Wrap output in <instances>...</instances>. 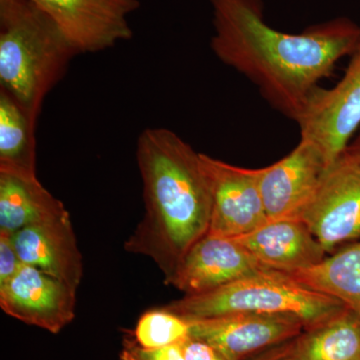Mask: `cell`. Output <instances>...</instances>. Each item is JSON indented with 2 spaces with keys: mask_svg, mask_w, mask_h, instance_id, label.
I'll return each instance as SVG.
<instances>
[{
  "mask_svg": "<svg viewBox=\"0 0 360 360\" xmlns=\"http://www.w3.org/2000/svg\"><path fill=\"white\" fill-rule=\"evenodd\" d=\"M181 347L186 360H227L217 348L205 341L189 338L181 343Z\"/></svg>",
  "mask_w": 360,
  "mask_h": 360,
  "instance_id": "7402d4cb",
  "label": "cell"
},
{
  "mask_svg": "<svg viewBox=\"0 0 360 360\" xmlns=\"http://www.w3.org/2000/svg\"><path fill=\"white\" fill-rule=\"evenodd\" d=\"M22 264L30 265L78 288L84 262L68 210L28 225L13 236Z\"/></svg>",
  "mask_w": 360,
  "mask_h": 360,
  "instance_id": "4fadbf2b",
  "label": "cell"
},
{
  "mask_svg": "<svg viewBox=\"0 0 360 360\" xmlns=\"http://www.w3.org/2000/svg\"><path fill=\"white\" fill-rule=\"evenodd\" d=\"M296 123L329 165L347 149L360 129V37L340 82L315 90Z\"/></svg>",
  "mask_w": 360,
  "mask_h": 360,
  "instance_id": "5b68a950",
  "label": "cell"
},
{
  "mask_svg": "<svg viewBox=\"0 0 360 360\" xmlns=\"http://www.w3.org/2000/svg\"><path fill=\"white\" fill-rule=\"evenodd\" d=\"M328 167L316 146L300 139L288 155L259 168V189L267 219H300Z\"/></svg>",
  "mask_w": 360,
  "mask_h": 360,
  "instance_id": "8fae6325",
  "label": "cell"
},
{
  "mask_svg": "<svg viewBox=\"0 0 360 360\" xmlns=\"http://www.w3.org/2000/svg\"><path fill=\"white\" fill-rule=\"evenodd\" d=\"M162 307L186 319L238 314L285 315L300 319L307 331L347 309L338 298L307 288L274 270L200 295H184Z\"/></svg>",
  "mask_w": 360,
  "mask_h": 360,
  "instance_id": "277c9868",
  "label": "cell"
},
{
  "mask_svg": "<svg viewBox=\"0 0 360 360\" xmlns=\"http://www.w3.org/2000/svg\"><path fill=\"white\" fill-rule=\"evenodd\" d=\"M77 288L23 264L0 286V307L9 316L49 333H60L75 317Z\"/></svg>",
  "mask_w": 360,
  "mask_h": 360,
  "instance_id": "ba28073f",
  "label": "cell"
},
{
  "mask_svg": "<svg viewBox=\"0 0 360 360\" xmlns=\"http://www.w3.org/2000/svg\"><path fill=\"white\" fill-rule=\"evenodd\" d=\"M266 269L233 238L206 234L182 260L169 285L186 295H200Z\"/></svg>",
  "mask_w": 360,
  "mask_h": 360,
  "instance_id": "7c38bea8",
  "label": "cell"
},
{
  "mask_svg": "<svg viewBox=\"0 0 360 360\" xmlns=\"http://www.w3.org/2000/svg\"><path fill=\"white\" fill-rule=\"evenodd\" d=\"M295 360H360V315L347 309L300 335Z\"/></svg>",
  "mask_w": 360,
  "mask_h": 360,
  "instance_id": "ac0fdd59",
  "label": "cell"
},
{
  "mask_svg": "<svg viewBox=\"0 0 360 360\" xmlns=\"http://www.w3.org/2000/svg\"><path fill=\"white\" fill-rule=\"evenodd\" d=\"M302 220L326 252L360 238V160L343 153L329 165Z\"/></svg>",
  "mask_w": 360,
  "mask_h": 360,
  "instance_id": "8992f818",
  "label": "cell"
},
{
  "mask_svg": "<svg viewBox=\"0 0 360 360\" xmlns=\"http://www.w3.org/2000/svg\"><path fill=\"white\" fill-rule=\"evenodd\" d=\"M131 335L139 347L153 349L181 345L191 338V326L184 317L160 307L144 312Z\"/></svg>",
  "mask_w": 360,
  "mask_h": 360,
  "instance_id": "d6986e66",
  "label": "cell"
},
{
  "mask_svg": "<svg viewBox=\"0 0 360 360\" xmlns=\"http://www.w3.org/2000/svg\"><path fill=\"white\" fill-rule=\"evenodd\" d=\"M120 360H186L181 345L148 349L139 347L132 335L123 338Z\"/></svg>",
  "mask_w": 360,
  "mask_h": 360,
  "instance_id": "ffe728a7",
  "label": "cell"
},
{
  "mask_svg": "<svg viewBox=\"0 0 360 360\" xmlns=\"http://www.w3.org/2000/svg\"><path fill=\"white\" fill-rule=\"evenodd\" d=\"M212 184V210L207 234L236 238L267 221L259 189V168L236 167L202 153Z\"/></svg>",
  "mask_w": 360,
  "mask_h": 360,
  "instance_id": "9c48e42d",
  "label": "cell"
},
{
  "mask_svg": "<svg viewBox=\"0 0 360 360\" xmlns=\"http://www.w3.org/2000/svg\"><path fill=\"white\" fill-rule=\"evenodd\" d=\"M343 153L360 160V129Z\"/></svg>",
  "mask_w": 360,
  "mask_h": 360,
  "instance_id": "603a6c76",
  "label": "cell"
},
{
  "mask_svg": "<svg viewBox=\"0 0 360 360\" xmlns=\"http://www.w3.org/2000/svg\"><path fill=\"white\" fill-rule=\"evenodd\" d=\"M13 236L0 232V286L4 285L22 265Z\"/></svg>",
  "mask_w": 360,
  "mask_h": 360,
  "instance_id": "44dd1931",
  "label": "cell"
},
{
  "mask_svg": "<svg viewBox=\"0 0 360 360\" xmlns=\"http://www.w3.org/2000/svg\"><path fill=\"white\" fill-rule=\"evenodd\" d=\"M49 14L78 53H94L134 37L130 14L139 0H32Z\"/></svg>",
  "mask_w": 360,
  "mask_h": 360,
  "instance_id": "52a82bcc",
  "label": "cell"
},
{
  "mask_svg": "<svg viewBox=\"0 0 360 360\" xmlns=\"http://www.w3.org/2000/svg\"><path fill=\"white\" fill-rule=\"evenodd\" d=\"M136 160L146 212L124 250L151 258L169 284L188 251L210 231L212 184L202 153L165 127L141 132Z\"/></svg>",
  "mask_w": 360,
  "mask_h": 360,
  "instance_id": "7a4b0ae2",
  "label": "cell"
},
{
  "mask_svg": "<svg viewBox=\"0 0 360 360\" xmlns=\"http://www.w3.org/2000/svg\"><path fill=\"white\" fill-rule=\"evenodd\" d=\"M288 276L307 288L338 298L360 315V243L326 257L316 266Z\"/></svg>",
  "mask_w": 360,
  "mask_h": 360,
  "instance_id": "e0dca14e",
  "label": "cell"
},
{
  "mask_svg": "<svg viewBox=\"0 0 360 360\" xmlns=\"http://www.w3.org/2000/svg\"><path fill=\"white\" fill-rule=\"evenodd\" d=\"M210 2L213 53L257 85L274 110L295 122L321 80L352 54L360 37V26L347 18L288 33L265 21L264 0Z\"/></svg>",
  "mask_w": 360,
  "mask_h": 360,
  "instance_id": "6da1fadb",
  "label": "cell"
},
{
  "mask_svg": "<svg viewBox=\"0 0 360 360\" xmlns=\"http://www.w3.org/2000/svg\"><path fill=\"white\" fill-rule=\"evenodd\" d=\"M266 269L283 274L321 264L326 250L302 220H267L262 226L233 238Z\"/></svg>",
  "mask_w": 360,
  "mask_h": 360,
  "instance_id": "5bb4252c",
  "label": "cell"
},
{
  "mask_svg": "<svg viewBox=\"0 0 360 360\" xmlns=\"http://www.w3.org/2000/svg\"><path fill=\"white\" fill-rule=\"evenodd\" d=\"M37 176L0 172V232L11 234L65 212Z\"/></svg>",
  "mask_w": 360,
  "mask_h": 360,
  "instance_id": "9a60e30c",
  "label": "cell"
},
{
  "mask_svg": "<svg viewBox=\"0 0 360 360\" xmlns=\"http://www.w3.org/2000/svg\"><path fill=\"white\" fill-rule=\"evenodd\" d=\"M78 52L32 0H0V89L37 124L45 97Z\"/></svg>",
  "mask_w": 360,
  "mask_h": 360,
  "instance_id": "3957f363",
  "label": "cell"
},
{
  "mask_svg": "<svg viewBox=\"0 0 360 360\" xmlns=\"http://www.w3.org/2000/svg\"><path fill=\"white\" fill-rule=\"evenodd\" d=\"M187 321L191 338L212 345L227 360H245L307 330L300 319L285 315L238 314Z\"/></svg>",
  "mask_w": 360,
  "mask_h": 360,
  "instance_id": "30bf717a",
  "label": "cell"
},
{
  "mask_svg": "<svg viewBox=\"0 0 360 360\" xmlns=\"http://www.w3.org/2000/svg\"><path fill=\"white\" fill-rule=\"evenodd\" d=\"M35 129L18 101L0 89V172L37 176Z\"/></svg>",
  "mask_w": 360,
  "mask_h": 360,
  "instance_id": "2e32d148",
  "label": "cell"
}]
</instances>
